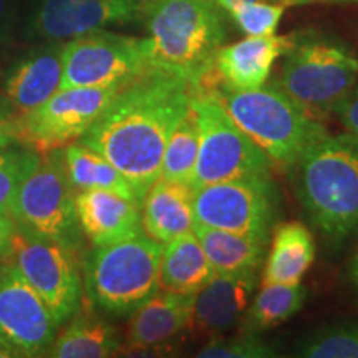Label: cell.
Instances as JSON below:
<instances>
[{
  "mask_svg": "<svg viewBox=\"0 0 358 358\" xmlns=\"http://www.w3.org/2000/svg\"><path fill=\"white\" fill-rule=\"evenodd\" d=\"M13 143H19L17 140V116L3 113L0 110V151H3Z\"/></svg>",
  "mask_w": 358,
  "mask_h": 358,
  "instance_id": "34",
  "label": "cell"
},
{
  "mask_svg": "<svg viewBox=\"0 0 358 358\" xmlns=\"http://www.w3.org/2000/svg\"><path fill=\"white\" fill-rule=\"evenodd\" d=\"M151 70L146 37L101 29L64 43L60 88L124 87Z\"/></svg>",
  "mask_w": 358,
  "mask_h": 358,
  "instance_id": "9",
  "label": "cell"
},
{
  "mask_svg": "<svg viewBox=\"0 0 358 358\" xmlns=\"http://www.w3.org/2000/svg\"><path fill=\"white\" fill-rule=\"evenodd\" d=\"M15 232V224L8 216H0V261L10 256L12 237Z\"/></svg>",
  "mask_w": 358,
  "mask_h": 358,
  "instance_id": "35",
  "label": "cell"
},
{
  "mask_svg": "<svg viewBox=\"0 0 358 358\" xmlns=\"http://www.w3.org/2000/svg\"><path fill=\"white\" fill-rule=\"evenodd\" d=\"M345 275H347L348 284H350L352 289L358 294V249L355 250V254H353L352 259L347 264Z\"/></svg>",
  "mask_w": 358,
  "mask_h": 358,
  "instance_id": "36",
  "label": "cell"
},
{
  "mask_svg": "<svg viewBox=\"0 0 358 358\" xmlns=\"http://www.w3.org/2000/svg\"><path fill=\"white\" fill-rule=\"evenodd\" d=\"M279 355L259 334L241 332L229 338L213 337L196 353L199 358H274Z\"/></svg>",
  "mask_w": 358,
  "mask_h": 358,
  "instance_id": "31",
  "label": "cell"
},
{
  "mask_svg": "<svg viewBox=\"0 0 358 358\" xmlns=\"http://www.w3.org/2000/svg\"><path fill=\"white\" fill-rule=\"evenodd\" d=\"M282 57L272 85L319 122L358 85L355 53L327 35L294 34Z\"/></svg>",
  "mask_w": 358,
  "mask_h": 358,
  "instance_id": "6",
  "label": "cell"
},
{
  "mask_svg": "<svg viewBox=\"0 0 358 358\" xmlns=\"http://www.w3.org/2000/svg\"><path fill=\"white\" fill-rule=\"evenodd\" d=\"M194 221L208 227L271 241L280 213L272 176L216 182L194 189Z\"/></svg>",
  "mask_w": 358,
  "mask_h": 358,
  "instance_id": "10",
  "label": "cell"
},
{
  "mask_svg": "<svg viewBox=\"0 0 358 358\" xmlns=\"http://www.w3.org/2000/svg\"><path fill=\"white\" fill-rule=\"evenodd\" d=\"M248 37L274 35L285 6L274 2H232L224 8Z\"/></svg>",
  "mask_w": 358,
  "mask_h": 358,
  "instance_id": "30",
  "label": "cell"
},
{
  "mask_svg": "<svg viewBox=\"0 0 358 358\" xmlns=\"http://www.w3.org/2000/svg\"><path fill=\"white\" fill-rule=\"evenodd\" d=\"M191 307L192 295L158 289L136 310L129 313L120 352L141 355L166 345L187 330Z\"/></svg>",
  "mask_w": 358,
  "mask_h": 358,
  "instance_id": "16",
  "label": "cell"
},
{
  "mask_svg": "<svg viewBox=\"0 0 358 358\" xmlns=\"http://www.w3.org/2000/svg\"><path fill=\"white\" fill-rule=\"evenodd\" d=\"M42 153L32 146L10 145L0 151V216L10 217V206L22 181L34 171Z\"/></svg>",
  "mask_w": 358,
  "mask_h": 358,
  "instance_id": "29",
  "label": "cell"
},
{
  "mask_svg": "<svg viewBox=\"0 0 358 358\" xmlns=\"http://www.w3.org/2000/svg\"><path fill=\"white\" fill-rule=\"evenodd\" d=\"M214 2H216L217 6L224 10V8H226L232 2H274V3H279V0H214Z\"/></svg>",
  "mask_w": 358,
  "mask_h": 358,
  "instance_id": "38",
  "label": "cell"
},
{
  "mask_svg": "<svg viewBox=\"0 0 358 358\" xmlns=\"http://www.w3.org/2000/svg\"><path fill=\"white\" fill-rule=\"evenodd\" d=\"M13 22H15L13 0H0V50H3L10 42Z\"/></svg>",
  "mask_w": 358,
  "mask_h": 358,
  "instance_id": "33",
  "label": "cell"
},
{
  "mask_svg": "<svg viewBox=\"0 0 358 358\" xmlns=\"http://www.w3.org/2000/svg\"><path fill=\"white\" fill-rule=\"evenodd\" d=\"M66 173L75 191H111L141 204V196L131 182L105 156L80 141L64 148Z\"/></svg>",
  "mask_w": 358,
  "mask_h": 358,
  "instance_id": "25",
  "label": "cell"
},
{
  "mask_svg": "<svg viewBox=\"0 0 358 358\" xmlns=\"http://www.w3.org/2000/svg\"><path fill=\"white\" fill-rule=\"evenodd\" d=\"M77 256L55 241L15 227L10 256L6 259L47 303L60 327L82 307L83 279Z\"/></svg>",
  "mask_w": 358,
  "mask_h": 358,
  "instance_id": "11",
  "label": "cell"
},
{
  "mask_svg": "<svg viewBox=\"0 0 358 358\" xmlns=\"http://www.w3.org/2000/svg\"><path fill=\"white\" fill-rule=\"evenodd\" d=\"M216 274L257 271L266 261L268 241L196 224L192 227Z\"/></svg>",
  "mask_w": 358,
  "mask_h": 358,
  "instance_id": "24",
  "label": "cell"
},
{
  "mask_svg": "<svg viewBox=\"0 0 358 358\" xmlns=\"http://www.w3.org/2000/svg\"><path fill=\"white\" fill-rule=\"evenodd\" d=\"M262 284H301L315 259V241L306 224H275L271 234Z\"/></svg>",
  "mask_w": 358,
  "mask_h": 358,
  "instance_id": "21",
  "label": "cell"
},
{
  "mask_svg": "<svg viewBox=\"0 0 358 358\" xmlns=\"http://www.w3.org/2000/svg\"><path fill=\"white\" fill-rule=\"evenodd\" d=\"M303 358H358V320L324 325L306 335L294 348Z\"/></svg>",
  "mask_w": 358,
  "mask_h": 358,
  "instance_id": "28",
  "label": "cell"
},
{
  "mask_svg": "<svg viewBox=\"0 0 358 358\" xmlns=\"http://www.w3.org/2000/svg\"><path fill=\"white\" fill-rule=\"evenodd\" d=\"M306 297L307 290L302 284H262L241 319L243 330L261 334L284 324L301 310Z\"/></svg>",
  "mask_w": 358,
  "mask_h": 358,
  "instance_id": "26",
  "label": "cell"
},
{
  "mask_svg": "<svg viewBox=\"0 0 358 358\" xmlns=\"http://www.w3.org/2000/svg\"><path fill=\"white\" fill-rule=\"evenodd\" d=\"M194 187L189 182L159 176L141 201L143 232L161 244L194 227Z\"/></svg>",
  "mask_w": 358,
  "mask_h": 358,
  "instance_id": "20",
  "label": "cell"
},
{
  "mask_svg": "<svg viewBox=\"0 0 358 358\" xmlns=\"http://www.w3.org/2000/svg\"><path fill=\"white\" fill-rule=\"evenodd\" d=\"M161 252L163 244L143 231L92 248L82 262L87 301L110 315H129L159 289Z\"/></svg>",
  "mask_w": 358,
  "mask_h": 358,
  "instance_id": "5",
  "label": "cell"
},
{
  "mask_svg": "<svg viewBox=\"0 0 358 358\" xmlns=\"http://www.w3.org/2000/svg\"><path fill=\"white\" fill-rule=\"evenodd\" d=\"M80 229L92 244L105 245L141 232V204L111 191H75Z\"/></svg>",
  "mask_w": 358,
  "mask_h": 358,
  "instance_id": "19",
  "label": "cell"
},
{
  "mask_svg": "<svg viewBox=\"0 0 358 358\" xmlns=\"http://www.w3.org/2000/svg\"><path fill=\"white\" fill-rule=\"evenodd\" d=\"M312 2H338V3H358V0H279L282 6H303Z\"/></svg>",
  "mask_w": 358,
  "mask_h": 358,
  "instance_id": "37",
  "label": "cell"
},
{
  "mask_svg": "<svg viewBox=\"0 0 358 358\" xmlns=\"http://www.w3.org/2000/svg\"><path fill=\"white\" fill-rule=\"evenodd\" d=\"M257 271L214 274L192 295L187 330L196 337H217L243 319L257 287Z\"/></svg>",
  "mask_w": 358,
  "mask_h": 358,
  "instance_id": "15",
  "label": "cell"
},
{
  "mask_svg": "<svg viewBox=\"0 0 358 358\" xmlns=\"http://www.w3.org/2000/svg\"><path fill=\"white\" fill-rule=\"evenodd\" d=\"M308 221L338 248L358 232V140L350 133L327 134L289 171Z\"/></svg>",
  "mask_w": 358,
  "mask_h": 358,
  "instance_id": "3",
  "label": "cell"
},
{
  "mask_svg": "<svg viewBox=\"0 0 358 358\" xmlns=\"http://www.w3.org/2000/svg\"><path fill=\"white\" fill-rule=\"evenodd\" d=\"M192 93L194 87L178 75L148 71L116 93L78 141L105 156L143 198L159 178L164 146Z\"/></svg>",
  "mask_w": 358,
  "mask_h": 358,
  "instance_id": "1",
  "label": "cell"
},
{
  "mask_svg": "<svg viewBox=\"0 0 358 358\" xmlns=\"http://www.w3.org/2000/svg\"><path fill=\"white\" fill-rule=\"evenodd\" d=\"M65 42H43L17 58L3 77V95L19 111L30 113L60 88Z\"/></svg>",
  "mask_w": 358,
  "mask_h": 358,
  "instance_id": "17",
  "label": "cell"
},
{
  "mask_svg": "<svg viewBox=\"0 0 358 358\" xmlns=\"http://www.w3.org/2000/svg\"><path fill=\"white\" fill-rule=\"evenodd\" d=\"M122 337L110 322L78 308L48 348L52 358H106L120 353Z\"/></svg>",
  "mask_w": 358,
  "mask_h": 358,
  "instance_id": "23",
  "label": "cell"
},
{
  "mask_svg": "<svg viewBox=\"0 0 358 358\" xmlns=\"http://www.w3.org/2000/svg\"><path fill=\"white\" fill-rule=\"evenodd\" d=\"M191 105L198 116L199 150L191 186L268 176L272 163L261 148L234 123L216 90L194 88Z\"/></svg>",
  "mask_w": 358,
  "mask_h": 358,
  "instance_id": "8",
  "label": "cell"
},
{
  "mask_svg": "<svg viewBox=\"0 0 358 358\" xmlns=\"http://www.w3.org/2000/svg\"><path fill=\"white\" fill-rule=\"evenodd\" d=\"M60 325L17 268L0 261V340L15 357H45Z\"/></svg>",
  "mask_w": 358,
  "mask_h": 358,
  "instance_id": "13",
  "label": "cell"
},
{
  "mask_svg": "<svg viewBox=\"0 0 358 358\" xmlns=\"http://www.w3.org/2000/svg\"><path fill=\"white\" fill-rule=\"evenodd\" d=\"M123 87L58 88L30 113L17 116V140L40 153L80 140Z\"/></svg>",
  "mask_w": 358,
  "mask_h": 358,
  "instance_id": "12",
  "label": "cell"
},
{
  "mask_svg": "<svg viewBox=\"0 0 358 358\" xmlns=\"http://www.w3.org/2000/svg\"><path fill=\"white\" fill-rule=\"evenodd\" d=\"M141 0H37L27 32L40 42H69L80 35L141 20Z\"/></svg>",
  "mask_w": 358,
  "mask_h": 358,
  "instance_id": "14",
  "label": "cell"
},
{
  "mask_svg": "<svg viewBox=\"0 0 358 358\" xmlns=\"http://www.w3.org/2000/svg\"><path fill=\"white\" fill-rule=\"evenodd\" d=\"M12 357H15L13 355V352L2 342V340H0V358H12Z\"/></svg>",
  "mask_w": 358,
  "mask_h": 358,
  "instance_id": "39",
  "label": "cell"
},
{
  "mask_svg": "<svg viewBox=\"0 0 358 358\" xmlns=\"http://www.w3.org/2000/svg\"><path fill=\"white\" fill-rule=\"evenodd\" d=\"M216 274L194 232H186L163 244L159 289L194 295Z\"/></svg>",
  "mask_w": 358,
  "mask_h": 358,
  "instance_id": "22",
  "label": "cell"
},
{
  "mask_svg": "<svg viewBox=\"0 0 358 358\" xmlns=\"http://www.w3.org/2000/svg\"><path fill=\"white\" fill-rule=\"evenodd\" d=\"M294 34L248 37L219 48L214 58L216 85L229 90H256L266 85L272 66L289 50Z\"/></svg>",
  "mask_w": 358,
  "mask_h": 358,
  "instance_id": "18",
  "label": "cell"
},
{
  "mask_svg": "<svg viewBox=\"0 0 358 358\" xmlns=\"http://www.w3.org/2000/svg\"><path fill=\"white\" fill-rule=\"evenodd\" d=\"M199 150V124L196 111L189 106L186 115L176 123L164 146L159 176L174 181L189 182L196 168Z\"/></svg>",
  "mask_w": 358,
  "mask_h": 358,
  "instance_id": "27",
  "label": "cell"
},
{
  "mask_svg": "<svg viewBox=\"0 0 358 358\" xmlns=\"http://www.w3.org/2000/svg\"><path fill=\"white\" fill-rule=\"evenodd\" d=\"M141 2L151 66L178 75L194 88L214 87V58L226 40L222 8L214 0Z\"/></svg>",
  "mask_w": 358,
  "mask_h": 358,
  "instance_id": "2",
  "label": "cell"
},
{
  "mask_svg": "<svg viewBox=\"0 0 358 358\" xmlns=\"http://www.w3.org/2000/svg\"><path fill=\"white\" fill-rule=\"evenodd\" d=\"M234 123L267 156L272 166L290 171L299 158L329 131L274 85L229 90L214 85Z\"/></svg>",
  "mask_w": 358,
  "mask_h": 358,
  "instance_id": "4",
  "label": "cell"
},
{
  "mask_svg": "<svg viewBox=\"0 0 358 358\" xmlns=\"http://www.w3.org/2000/svg\"><path fill=\"white\" fill-rule=\"evenodd\" d=\"M332 115L342 124L343 131L350 133L358 140V85L335 106Z\"/></svg>",
  "mask_w": 358,
  "mask_h": 358,
  "instance_id": "32",
  "label": "cell"
},
{
  "mask_svg": "<svg viewBox=\"0 0 358 358\" xmlns=\"http://www.w3.org/2000/svg\"><path fill=\"white\" fill-rule=\"evenodd\" d=\"M10 219L17 229L82 252L85 237L75 209V189L66 173L64 148L40 156L37 166L15 192Z\"/></svg>",
  "mask_w": 358,
  "mask_h": 358,
  "instance_id": "7",
  "label": "cell"
}]
</instances>
